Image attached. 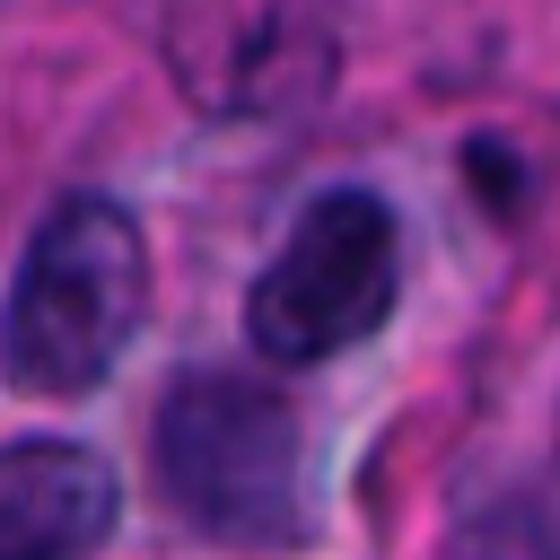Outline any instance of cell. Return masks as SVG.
<instances>
[{"mask_svg":"<svg viewBox=\"0 0 560 560\" xmlns=\"http://www.w3.org/2000/svg\"><path fill=\"white\" fill-rule=\"evenodd\" d=\"M140 306H149V245L131 210L105 192H70L18 254L0 306V376L35 402H70L122 359Z\"/></svg>","mask_w":560,"mask_h":560,"instance_id":"cell-1","label":"cell"},{"mask_svg":"<svg viewBox=\"0 0 560 560\" xmlns=\"http://www.w3.org/2000/svg\"><path fill=\"white\" fill-rule=\"evenodd\" d=\"M158 490L166 508L228 542V551H298L306 542V446L298 411L236 376V368H192L158 402Z\"/></svg>","mask_w":560,"mask_h":560,"instance_id":"cell-2","label":"cell"},{"mask_svg":"<svg viewBox=\"0 0 560 560\" xmlns=\"http://www.w3.org/2000/svg\"><path fill=\"white\" fill-rule=\"evenodd\" d=\"M402 228L376 192H315L245 298V332L280 368H315L394 315Z\"/></svg>","mask_w":560,"mask_h":560,"instance_id":"cell-3","label":"cell"},{"mask_svg":"<svg viewBox=\"0 0 560 560\" xmlns=\"http://www.w3.org/2000/svg\"><path fill=\"white\" fill-rule=\"evenodd\" d=\"M114 472L70 438L0 446V560H88L114 534Z\"/></svg>","mask_w":560,"mask_h":560,"instance_id":"cell-4","label":"cell"}]
</instances>
